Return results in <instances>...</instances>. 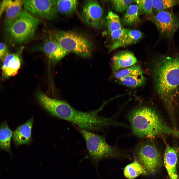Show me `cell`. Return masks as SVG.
Returning <instances> with one entry per match:
<instances>
[{
    "mask_svg": "<svg viewBox=\"0 0 179 179\" xmlns=\"http://www.w3.org/2000/svg\"><path fill=\"white\" fill-rule=\"evenodd\" d=\"M41 21L40 19L26 10L22 9L17 18L6 26V30L15 43H26L34 38L36 29Z\"/></svg>",
    "mask_w": 179,
    "mask_h": 179,
    "instance_id": "5",
    "label": "cell"
},
{
    "mask_svg": "<svg viewBox=\"0 0 179 179\" xmlns=\"http://www.w3.org/2000/svg\"><path fill=\"white\" fill-rule=\"evenodd\" d=\"M23 6L35 17L51 20L57 16L56 0H24Z\"/></svg>",
    "mask_w": 179,
    "mask_h": 179,
    "instance_id": "9",
    "label": "cell"
},
{
    "mask_svg": "<svg viewBox=\"0 0 179 179\" xmlns=\"http://www.w3.org/2000/svg\"><path fill=\"white\" fill-rule=\"evenodd\" d=\"M166 147L164 160L165 167L170 179H177L178 175L177 170V152L176 150L165 142Z\"/></svg>",
    "mask_w": 179,
    "mask_h": 179,
    "instance_id": "14",
    "label": "cell"
},
{
    "mask_svg": "<svg viewBox=\"0 0 179 179\" xmlns=\"http://www.w3.org/2000/svg\"></svg>",
    "mask_w": 179,
    "mask_h": 179,
    "instance_id": "30",
    "label": "cell"
},
{
    "mask_svg": "<svg viewBox=\"0 0 179 179\" xmlns=\"http://www.w3.org/2000/svg\"><path fill=\"white\" fill-rule=\"evenodd\" d=\"M52 38L56 41L68 53L73 52L82 56L88 57L91 55L92 44L86 36L71 31H58L52 34Z\"/></svg>",
    "mask_w": 179,
    "mask_h": 179,
    "instance_id": "6",
    "label": "cell"
},
{
    "mask_svg": "<svg viewBox=\"0 0 179 179\" xmlns=\"http://www.w3.org/2000/svg\"><path fill=\"white\" fill-rule=\"evenodd\" d=\"M107 102H104L97 109L89 112L77 110L68 104L63 119L90 131H99L108 126L118 125L112 121L111 118H105L98 115Z\"/></svg>",
    "mask_w": 179,
    "mask_h": 179,
    "instance_id": "3",
    "label": "cell"
},
{
    "mask_svg": "<svg viewBox=\"0 0 179 179\" xmlns=\"http://www.w3.org/2000/svg\"><path fill=\"white\" fill-rule=\"evenodd\" d=\"M78 1L76 0H56V9L57 13L70 15L76 10Z\"/></svg>",
    "mask_w": 179,
    "mask_h": 179,
    "instance_id": "19",
    "label": "cell"
},
{
    "mask_svg": "<svg viewBox=\"0 0 179 179\" xmlns=\"http://www.w3.org/2000/svg\"><path fill=\"white\" fill-rule=\"evenodd\" d=\"M13 132L6 123L0 126V149L10 152V142Z\"/></svg>",
    "mask_w": 179,
    "mask_h": 179,
    "instance_id": "18",
    "label": "cell"
},
{
    "mask_svg": "<svg viewBox=\"0 0 179 179\" xmlns=\"http://www.w3.org/2000/svg\"><path fill=\"white\" fill-rule=\"evenodd\" d=\"M9 53L7 46L4 43L0 42V60L3 62Z\"/></svg>",
    "mask_w": 179,
    "mask_h": 179,
    "instance_id": "29",
    "label": "cell"
},
{
    "mask_svg": "<svg viewBox=\"0 0 179 179\" xmlns=\"http://www.w3.org/2000/svg\"><path fill=\"white\" fill-rule=\"evenodd\" d=\"M130 29L123 28L113 31L108 34L109 40L106 45L111 44L120 39Z\"/></svg>",
    "mask_w": 179,
    "mask_h": 179,
    "instance_id": "28",
    "label": "cell"
},
{
    "mask_svg": "<svg viewBox=\"0 0 179 179\" xmlns=\"http://www.w3.org/2000/svg\"><path fill=\"white\" fill-rule=\"evenodd\" d=\"M143 74V71L140 66L137 64L116 72L114 77L118 79L127 76L138 75Z\"/></svg>",
    "mask_w": 179,
    "mask_h": 179,
    "instance_id": "24",
    "label": "cell"
},
{
    "mask_svg": "<svg viewBox=\"0 0 179 179\" xmlns=\"http://www.w3.org/2000/svg\"><path fill=\"white\" fill-rule=\"evenodd\" d=\"M2 74L5 77L14 76L18 73L21 64V58L17 53H9L3 61Z\"/></svg>",
    "mask_w": 179,
    "mask_h": 179,
    "instance_id": "15",
    "label": "cell"
},
{
    "mask_svg": "<svg viewBox=\"0 0 179 179\" xmlns=\"http://www.w3.org/2000/svg\"><path fill=\"white\" fill-rule=\"evenodd\" d=\"M139 11L137 4L130 5L124 14L122 21L125 24L130 25L137 23L139 21Z\"/></svg>",
    "mask_w": 179,
    "mask_h": 179,
    "instance_id": "22",
    "label": "cell"
},
{
    "mask_svg": "<svg viewBox=\"0 0 179 179\" xmlns=\"http://www.w3.org/2000/svg\"><path fill=\"white\" fill-rule=\"evenodd\" d=\"M38 48V50L45 53L54 63L59 61L68 54L52 38L43 42Z\"/></svg>",
    "mask_w": 179,
    "mask_h": 179,
    "instance_id": "11",
    "label": "cell"
},
{
    "mask_svg": "<svg viewBox=\"0 0 179 179\" xmlns=\"http://www.w3.org/2000/svg\"><path fill=\"white\" fill-rule=\"evenodd\" d=\"M24 0H7L4 1V10L6 26L10 24L18 16L22 10Z\"/></svg>",
    "mask_w": 179,
    "mask_h": 179,
    "instance_id": "16",
    "label": "cell"
},
{
    "mask_svg": "<svg viewBox=\"0 0 179 179\" xmlns=\"http://www.w3.org/2000/svg\"><path fill=\"white\" fill-rule=\"evenodd\" d=\"M137 62L136 58L131 51L127 50L119 51L111 59L113 71L115 73L121 69L134 65Z\"/></svg>",
    "mask_w": 179,
    "mask_h": 179,
    "instance_id": "12",
    "label": "cell"
},
{
    "mask_svg": "<svg viewBox=\"0 0 179 179\" xmlns=\"http://www.w3.org/2000/svg\"><path fill=\"white\" fill-rule=\"evenodd\" d=\"M153 8L158 12L179 4V0H152Z\"/></svg>",
    "mask_w": 179,
    "mask_h": 179,
    "instance_id": "25",
    "label": "cell"
},
{
    "mask_svg": "<svg viewBox=\"0 0 179 179\" xmlns=\"http://www.w3.org/2000/svg\"><path fill=\"white\" fill-rule=\"evenodd\" d=\"M115 10L122 12L128 8L132 3V0H112L110 1Z\"/></svg>",
    "mask_w": 179,
    "mask_h": 179,
    "instance_id": "27",
    "label": "cell"
},
{
    "mask_svg": "<svg viewBox=\"0 0 179 179\" xmlns=\"http://www.w3.org/2000/svg\"><path fill=\"white\" fill-rule=\"evenodd\" d=\"M77 128L86 142L88 152L86 158L90 160L96 170L101 161L117 158L120 156L117 147L108 144L103 136L78 127Z\"/></svg>",
    "mask_w": 179,
    "mask_h": 179,
    "instance_id": "4",
    "label": "cell"
},
{
    "mask_svg": "<svg viewBox=\"0 0 179 179\" xmlns=\"http://www.w3.org/2000/svg\"><path fill=\"white\" fill-rule=\"evenodd\" d=\"M163 37L171 40L179 28V17L170 10L158 12L150 17Z\"/></svg>",
    "mask_w": 179,
    "mask_h": 179,
    "instance_id": "8",
    "label": "cell"
},
{
    "mask_svg": "<svg viewBox=\"0 0 179 179\" xmlns=\"http://www.w3.org/2000/svg\"><path fill=\"white\" fill-rule=\"evenodd\" d=\"M147 172L138 162L135 161L127 165L124 168V174L129 179H133L141 174L146 175Z\"/></svg>",
    "mask_w": 179,
    "mask_h": 179,
    "instance_id": "20",
    "label": "cell"
},
{
    "mask_svg": "<svg viewBox=\"0 0 179 179\" xmlns=\"http://www.w3.org/2000/svg\"><path fill=\"white\" fill-rule=\"evenodd\" d=\"M128 118L133 133L139 137L152 139L168 134L179 138V131L168 126L152 107H136L130 112Z\"/></svg>",
    "mask_w": 179,
    "mask_h": 179,
    "instance_id": "2",
    "label": "cell"
},
{
    "mask_svg": "<svg viewBox=\"0 0 179 179\" xmlns=\"http://www.w3.org/2000/svg\"><path fill=\"white\" fill-rule=\"evenodd\" d=\"M141 32L138 30L130 29L121 39L111 44L106 45L110 52L121 47H125L135 43L142 37Z\"/></svg>",
    "mask_w": 179,
    "mask_h": 179,
    "instance_id": "17",
    "label": "cell"
},
{
    "mask_svg": "<svg viewBox=\"0 0 179 179\" xmlns=\"http://www.w3.org/2000/svg\"><path fill=\"white\" fill-rule=\"evenodd\" d=\"M119 84L131 87H136L141 86L145 83L146 78L143 74L131 76L117 79Z\"/></svg>",
    "mask_w": 179,
    "mask_h": 179,
    "instance_id": "21",
    "label": "cell"
},
{
    "mask_svg": "<svg viewBox=\"0 0 179 179\" xmlns=\"http://www.w3.org/2000/svg\"><path fill=\"white\" fill-rule=\"evenodd\" d=\"M153 74L156 90L173 125L176 124L174 105L179 100V54L161 56Z\"/></svg>",
    "mask_w": 179,
    "mask_h": 179,
    "instance_id": "1",
    "label": "cell"
},
{
    "mask_svg": "<svg viewBox=\"0 0 179 179\" xmlns=\"http://www.w3.org/2000/svg\"><path fill=\"white\" fill-rule=\"evenodd\" d=\"M135 153L138 162L147 173L154 174L161 167V155L154 143L151 140L139 143L136 148Z\"/></svg>",
    "mask_w": 179,
    "mask_h": 179,
    "instance_id": "7",
    "label": "cell"
},
{
    "mask_svg": "<svg viewBox=\"0 0 179 179\" xmlns=\"http://www.w3.org/2000/svg\"><path fill=\"white\" fill-rule=\"evenodd\" d=\"M82 16L84 21L94 28H100L104 22L103 10L96 0H88L85 2Z\"/></svg>",
    "mask_w": 179,
    "mask_h": 179,
    "instance_id": "10",
    "label": "cell"
},
{
    "mask_svg": "<svg viewBox=\"0 0 179 179\" xmlns=\"http://www.w3.org/2000/svg\"><path fill=\"white\" fill-rule=\"evenodd\" d=\"M134 1L137 3L140 13L149 15L152 14V0H136Z\"/></svg>",
    "mask_w": 179,
    "mask_h": 179,
    "instance_id": "26",
    "label": "cell"
},
{
    "mask_svg": "<svg viewBox=\"0 0 179 179\" xmlns=\"http://www.w3.org/2000/svg\"><path fill=\"white\" fill-rule=\"evenodd\" d=\"M33 122L32 117L19 126L13 133V137L15 145L29 144L32 141L31 131Z\"/></svg>",
    "mask_w": 179,
    "mask_h": 179,
    "instance_id": "13",
    "label": "cell"
},
{
    "mask_svg": "<svg viewBox=\"0 0 179 179\" xmlns=\"http://www.w3.org/2000/svg\"><path fill=\"white\" fill-rule=\"evenodd\" d=\"M106 24L108 34L121 29L122 26L119 16L112 11H109L106 17Z\"/></svg>",
    "mask_w": 179,
    "mask_h": 179,
    "instance_id": "23",
    "label": "cell"
}]
</instances>
